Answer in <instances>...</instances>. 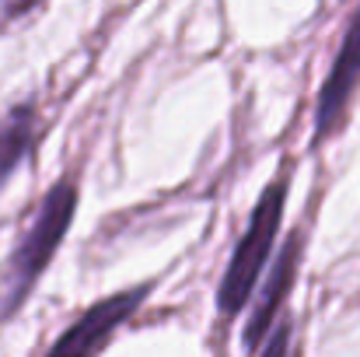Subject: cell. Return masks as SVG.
Returning <instances> with one entry per match:
<instances>
[{"label":"cell","mask_w":360,"mask_h":357,"mask_svg":"<svg viewBox=\"0 0 360 357\" xmlns=\"http://www.w3.org/2000/svg\"><path fill=\"white\" fill-rule=\"evenodd\" d=\"M77 207H81V179H77V172L60 175L42 193L35 214L28 218L21 235L14 238L7 259L0 263V326L11 322L28 305V298L39 287L42 273L49 270V263L56 259L60 245L70 235Z\"/></svg>","instance_id":"6da1fadb"},{"label":"cell","mask_w":360,"mask_h":357,"mask_svg":"<svg viewBox=\"0 0 360 357\" xmlns=\"http://www.w3.org/2000/svg\"><path fill=\"white\" fill-rule=\"evenodd\" d=\"M290 182H294V161L283 158V165L273 172V179L262 186L248 221H245V232L238 235L228 263H224V273L217 280V322L228 326L235 322L241 312L248 308L269 259H273V249H276V238L283 228V211H287V196H290Z\"/></svg>","instance_id":"7a4b0ae2"},{"label":"cell","mask_w":360,"mask_h":357,"mask_svg":"<svg viewBox=\"0 0 360 357\" xmlns=\"http://www.w3.org/2000/svg\"><path fill=\"white\" fill-rule=\"evenodd\" d=\"M154 287H158V280H147V284H133V287H122V291H112V294L98 298L95 305H88V308L49 344V354L53 357L102 354V351L112 344V337L147 305V298L154 294Z\"/></svg>","instance_id":"3957f363"},{"label":"cell","mask_w":360,"mask_h":357,"mask_svg":"<svg viewBox=\"0 0 360 357\" xmlns=\"http://www.w3.org/2000/svg\"><path fill=\"white\" fill-rule=\"evenodd\" d=\"M360 88V4L354 7L343 39L333 53V63L322 77V88L315 95V113H311V147H322L340 133L347 123L350 102Z\"/></svg>","instance_id":"277c9868"},{"label":"cell","mask_w":360,"mask_h":357,"mask_svg":"<svg viewBox=\"0 0 360 357\" xmlns=\"http://www.w3.org/2000/svg\"><path fill=\"white\" fill-rule=\"evenodd\" d=\"M301 259H304V228H294V232H287L273 266L262 273V280L248 301V322H245V337H241V347L248 354H259V344L266 340V333L287 308L297 273H301Z\"/></svg>","instance_id":"5b68a950"},{"label":"cell","mask_w":360,"mask_h":357,"mask_svg":"<svg viewBox=\"0 0 360 357\" xmlns=\"http://www.w3.org/2000/svg\"><path fill=\"white\" fill-rule=\"evenodd\" d=\"M42 133H46V119L35 95H25L0 116V193L28 161V154L39 147Z\"/></svg>","instance_id":"8992f818"},{"label":"cell","mask_w":360,"mask_h":357,"mask_svg":"<svg viewBox=\"0 0 360 357\" xmlns=\"http://www.w3.org/2000/svg\"><path fill=\"white\" fill-rule=\"evenodd\" d=\"M46 0H4L0 4V25H11V21H18V18H25L28 11H35V7H42Z\"/></svg>","instance_id":"52a82bcc"}]
</instances>
